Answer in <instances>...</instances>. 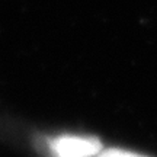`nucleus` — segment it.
I'll list each match as a JSON object with an SVG mask.
<instances>
[{
  "instance_id": "obj_1",
  "label": "nucleus",
  "mask_w": 157,
  "mask_h": 157,
  "mask_svg": "<svg viewBox=\"0 0 157 157\" xmlns=\"http://www.w3.org/2000/svg\"><path fill=\"white\" fill-rule=\"evenodd\" d=\"M50 147L56 157H96L103 150L98 138L82 135H61Z\"/></svg>"
},
{
  "instance_id": "obj_2",
  "label": "nucleus",
  "mask_w": 157,
  "mask_h": 157,
  "mask_svg": "<svg viewBox=\"0 0 157 157\" xmlns=\"http://www.w3.org/2000/svg\"><path fill=\"white\" fill-rule=\"evenodd\" d=\"M96 157H148L143 156L138 153L127 151V150H121V148H108V150H102Z\"/></svg>"
}]
</instances>
